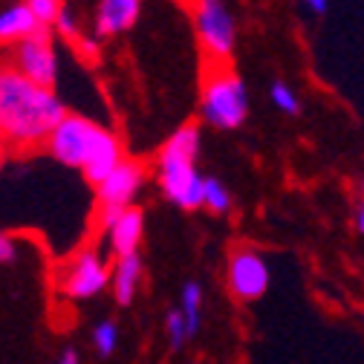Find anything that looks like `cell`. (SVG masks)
Returning a JSON list of instances; mask_svg holds the SVG:
<instances>
[{
	"label": "cell",
	"instance_id": "cell-15",
	"mask_svg": "<svg viewBox=\"0 0 364 364\" xmlns=\"http://www.w3.org/2000/svg\"><path fill=\"white\" fill-rule=\"evenodd\" d=\"M200 304H203V289L197 284H186L182 289V315H186V324H188V336H197L200 330Z\"/></svg>",
	"mask_w": 364,
	"mask_h": 364
},
{
	"label": "cell",
	"instance_id": "cell-6",
	"mask_svg": "<svg viewBox=\"0 0 364 364\" xmlns=\"http://www.w3.org/2000/svg\"><path fill=\"white\" fill-rule=\"evenodd\" d=\"M99 124L93 122H87L81 116H67L50 136V154L61 162V165H73V168H84L87 162V154L90 148H93L96 142V136H99Z\"/></svg>",
	"mask_w": 364,
	"mask_h": 364
},
{
	"label": "cell",
	"instance_id": "cell-10",
	"mask_svg": "<svg viewBox=\"0 0 364 364\" xmlns=\"http://www.w3.org/2000/svg\"><path fill=\"white\" fill-rule=\"evenodd\" d=\"M124 159H122V145H119V139L110 133V130H99V136H96V142H93V148H90V154H87V162H84V176L93 182V186H102V182L122 165Z\"/></svg>",
	"mask_w": 364,
	"mask_h": 364
},
{
	"label": "cell",
	"instance_id": "cell-11",
	"mask_svg": "<svg viewBox=\"0 0 364 364\" xmlns=\"http://www.w3.org/2000/svg\"><path fill=\"white\" fill-rule=\"evenodd\" d=\"M142 232H145V217L139 208H127L119 223L107 232L110 235V249L116 257H130L136 255V246L142 240Z\"/></svg>",
	"mask_w": 364,
	"mask_h": 364
},
{
	"label": "cell",
	"instance_id": "cell-12",
	"mask_svg": "<svg viewBox=\"0 0 364 364\" xmlns=\"http://www.w3.org/2000/svg\"><path fill=\"white\" fill-rule=\"evenodd\" d=\"M139 6L142 0H102L96 15L99 35H119L133 26V21L139 18Z\"/></svg>",
	"mask_w": 364,
	"mask_h": 364
},
{
	"label": "cell",
	"instance_id": "cell-1",
	"mask_svg": "<svg viewBox=\"0 0 364 364\" xmlns=\"http://www.w3.org/2000/svg\"><path fill=\"white\" fill-rule=\"evenodd\" d=\"M64 119V105L53 90L32 84L12 64L0 67V127L6 142L18 148L50 142L53 130Z\"/></svg>",
	"mask_w": 364,
	"mask_h": 364
},
{
	"label": "cell",
	"instance_id": "cell-19",
	"mask_svg": "<svg viewBox=\"0 0 364 364\" xmlns=\"http://www.w3.org/2000/svg\"><path fill=\"white\" fill-rule=\"evenodd\" d=\"M26 6H29V12L35 15V21H38L41 26L55 23L58 15L64 12V9H61V0H26Z\"/></svg>",
	"mask_w": 364,
	"mask_h": 364
},
{
	"label": "cell",
	"instance_id": "cell-21",
	"mask_svg": "<svg viewBox=\"0 0 364 364\" xmlns=\"http://www.w3.org/2000/svg\"><path fill=\"white\" fill-rule=\"evenodd\" d=\"M12 260H15V243L12 237L0 235V263H12Z\"/></svg>",
	"mask_w": 364,
	"mask_h": 364
},
{
	"label": "cell",
	"instance_id": "cell-9",
	"mask_svg": "<svg viewBox=\"0 0 364 364\" xmlns=\"http://www.w3.org/2000/svg\"><path fill=\"white\" fill-rule=\"evenodd\" d=\"M139 186H142V168L136 162H122L99 186L102 208H127V203L136 197Z\"/></svg>",
	"mask_w": 364,
	"mask_h": 364
},
{
	"label": "cell",
	"instance_id": "cell-8",
	"mask_svg": "<svg viewBox=\"0 0 364 364\" xmlns=\"http://www.w3.org/2000/svg\"><path fill=\"white\" fill-rule=\"evenodd\" d=\"M107 266L99 252H81L64 272L61 289L70 298H93L107 287Z\"/></svg>",
	"mask_w": 364,
	"mask_h": 364
},
{
	"label": "cell",
	"instance_id": "cell-16",
	"mask_svg": "<svg viewBox=\"0 0 364 364\" xmlns=\"http://www.w3.org/2000/svg\"><path fill=\"white\" fill-rule=\"evenodd\" d=\"M165 336H168V344L173 350H179L182 344H186L191 336H188V324H186V315H182V309H171L165 315Z\"/></svg>",
	"mask_w": 364,
	"mask_h": 364
},
{
	"label": "cell",
	"instance_id": "cell-23",
	"mask_svg": "<svg viewBox=\"0 0 364 364\" xmlns=\"http://www.w3.org/2000/svg\"><path fill=\"white\" fill-rule=\"evenodd\" d=\"M304 6H309L312 12H327V0H301Z\"/></svg>",
	"mask_w": 364,
	"mask_h": 364
},
{
	"label": "cell",
	"instance_id": "cell-20",
	"mask_svg": "<svg viewBox=\"0 0 364 364\" xmlns=\"http://www.w3.org/2000/svg\"><path fill=\"white\" fill-rule=\"evenodd\" d=\"M116 341H119V330H116L113 321H105V324L96 327V333H93V344H96V350H99L102 355H110V353L116 350Z\"/></svg>",
	"mask_w": 364,
	"mask_h": 364
},
{
	"label": "cell",
	"instance_id": "cell-7",
	"mask_svg": "<svg viewBox=\"0 0 364 364\" xmlns=\"http://www.w3.org/2000/svg\"><path fill=\"white\" fill-rule=\"evenodd\" d=\"M229 292L237 301H257L269 289V266L255 249H237L229 257Z\"/></svg>",
	"mask_w": 364,
	"mask_h": 364
},
{
	"label": "cell",
	"instance_id": "cell-24",
	"mask_svg": "<svg viewBox=\"0 0 364 364\" xmlns=\"http://www.w3.org/2000/svg\"><path fill=\"white\" fill-rule=\"evenodd\" d=\"M81 53H84V55H96V53H99V50H96V41L84 38V41H81Z\"/></svg>",
	"mask_w": 364,
	"mask_h": 364
},
{
	"label": "cell",
	"instance_id": "cell-2",
	"mask_svg": "<svg viewBox=\"0 0 364 364\" xmlns=\"http://www.w3.org/2000/svg\"><path fill=\"white\" fill-rule=\"evenodd\" d=\"M200 151V130L197 124H182L159 154V182L168 200L182 208H200L205 205V179L197 173Z\"/></svg>",
	"mask_w": 364,
	"mask_h": 364
},
{
	"label": "cell",
	"instance_id": "cell-13",
	"mask_svg": "<svg viewBox=\"0 0 364 364\" xmlns=\"http://www.w3.org/2000/svg\"><path fill=\"white\" fill-rule=\"evenodd\" d=\"M38 29H41V23L35 21V15L29 12L26 4H15L0 12V41L4 43H21L29 35H35Z\"/></svg>",
	"mask_w": 364,
	"mask_h": 364
},
{
	"label": "cell",
	"instance_id": "cell-26",
	"mask_svg": "<svg viewBox=\"0 0 364 364\" xmlns=\"http://www.w3.org/2000/svg\"><path fill=\"white\" fill-rule=\"evenodd\" d=\"M61 364H78L75 353H73V350H67V353H64V358H61Z\"/></svg>",
	"mask_w": 364,
	"mask_h": 364
},
{
	"label": "cell",
	"instance_id": "cell-27",
	"mask_svg": "<svg viewBox=\"0 0 364 364\" xmlns=\"http://www.w3.org/2000/svg\"><path fill=\"white\" fill-rule=\"evenodd\" d=\"M0 165H4V151H0Z\"/></svg>",
	"mask_w": 364,
	"mask_h": 364
},
{
	"label": "cell",
	"instance_id": "cell-18",
	"mask_svg": "<svg viewBox=\"0 0 364 364\" xmlns=\"http://www.w3.org/2000/svg\"><path fill=\"white\" fill-rule=\"evenodd\" d=\"M205 205L211 211H217V214L229 211L232 197H229V188H225L220 179H205Z\"/></svg>",
	"mask_w": 364,
	"mask_h": 364
},
{
	"label": "cell",
	"instance_id": "cell-29",
	"mask_svg": "<svg viewBox=\"0 0 364 364\" xmlns=\"http://www.w3.org/2000/svg\"><path fill=\"white\" fill-rule=\"evenodd\" d=\"M361 194H364V179H361Z\"/></svg>",
	"mask_w": 364,
	"mask_h": 364
},
{
	"label": "cell",
	"instance_id": "cell-3",
	"mask_svg": "<svg viewBox=\"0 0 364 364\" xmlns=\"http://www.w3.org/2000/svg\"><path fill=\"white\" fill-rule=\"evenodd\" d=\"M203 119L220 130H235L249 113L246 84L229 67H211L203 81Z\"/></svg>",
	"mask_w": 364,
	"mask_h": 364
},
{
	"label": "cell",
	"instance_id": "cell-17",
	"mask_svg": "<svg viewBox=\"0 0 364 364\" xmlns=\"http://www.w3.org/2000/svg\"><path fill=\"white\" fill-rule=\"evenodd\" d=\"M269 96H272V102H275V107H278V110H284V113H289V116H298L301 102H298L295 90H292L289 84L275 81V84H272V90H269Z\"/></svg>",
	"mask_w": 364,
	"mask_h": 364
},
{
	"label": "cell",
	"instance_id": "cell-4",
	"mask_svg": "<svg viewBox=\"0 0 364 364\" xmlns=\"http://www.w3.org/2000/svg\"><path fill=\"white\" fill-rule=\"evenodd\" d=\"M194 26L203 53L214 61V67H225L235 53L237 26L223 0H197L194 4Z\"/></svg>",
	"mask_w": 364,
	"mask_h": 364
},
{
	"label": "cell",
	"instance_id": "cell-5",
	"mask_svg": "<svg viewBox=\"0 0 364 364\" xmlns=\"http://www.w3.org/2000/svg\"><path fill=\"white\" fill-rule=\"evenodd\" d=\"M12 67L21 75H26L32 84L53 90V84L58 78V58H55V50H53V41H50L47 29L41 26L35 35H29L26 41L18 43V50L12 55Z\"/></svg>",
	"mask_w": 364,
	"mask_h": 364
},
{
	"label": "cell",
	"instance_id": "cell-28",
	"mask_svg": "<svg viewBox=\"0 0 364 364\" xmlns=\"http://www.w3.org/2000/svg\"><path fill=\"white\" fill-rule=\"evenodd\" d=\"M0 139H4V127H0Z\"/></svg>",
	"mask_w": 364,
	"mask_h": 364
},
{
	"label": "cell",
	"instance_id": "cell-25",
	"mask_svg": "<svg viewBox=\"0 0 364 364\" xmlns=\"http://www.w3.org/2000/svg\"><path fill=\"white\" fill-rule=\"evenodd\" d=\"M355 229L364 235V203H361V208H358V214H355Z\"/></svg>",
	"mask_w": 364,
	"mask_h": 364
},
{
	"label": "cell",
	"instance_id": "cell-22",
	"mask_svg": "<svg viewBox=\"0 0 364 364\" xmlns=\"http://www.w3.org/2000/svg\"><path fill=\"white\" fill-rule=\"evenodd\" d=\"M55 26H58L64 35H75V29H78V26H75V18H73L70 12H61L58 21H55Z\"/></svg>",
	"mask_w": 364,
	"mask_h": 364
},
{
	"label": "cell",
	"instance_id": "cell-14",
	"mask_svg": "<svg viewBox=\"0 0 364 364\" xmlns=\"http://www.w3.org/2000/svg\"><path fill=\"white\" fill-rule=\"evenodd\" d=\"M142 281V257L130 255V257H119L116 269H113V292L119 304H130L136 295V287Z\"/></svg>",
	"mask_w": 364,
	"mask_h": 364
}]
</instances>
